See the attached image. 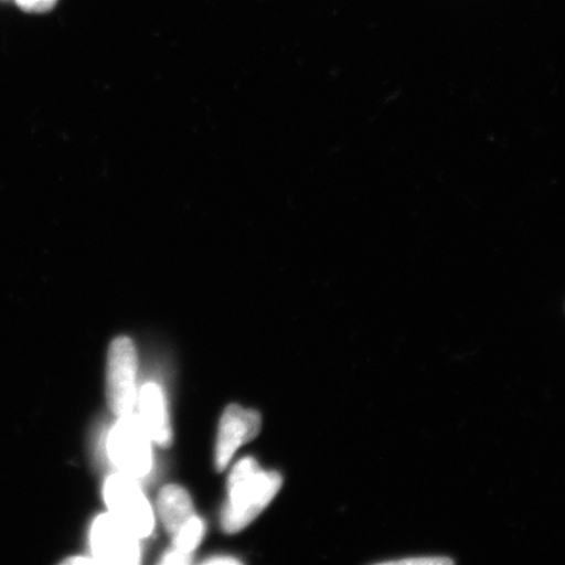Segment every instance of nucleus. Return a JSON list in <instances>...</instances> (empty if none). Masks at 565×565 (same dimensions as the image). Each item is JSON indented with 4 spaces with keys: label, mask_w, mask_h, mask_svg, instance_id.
<instances>
[{
    "label": "nucleus",
    "mask_w": 565,
    "mask_h": 565,
    "mask_svg": "<svg viewBox=\"0 0 565 565\" xmlns=\"http://www.w3.org/2000/svg\"><path fill=\"white\" fill-rule=\"evenodd\" d=\"M281 484L279 472L260 469L252 457L242 459L228 478V499L222 512L224 532L236 534L249 526L277 497Z\"/></svg>",
    "instance_id": "obj_1"
},
{
    "label": "nucleus",
    "mask_w": 565,
    "mask_h": 565,
    "mask_svg": "<svg viewBox=\"0 0 565 565\" xmlns=\"http://www.w3.org/2000/svg\"><path fill=\"white\" fill-rule=\"evenodd\" d=\"M151 437L139 416L130 414L118 418L106 437L108 455L118 472L132 479H141L152 470Z\"/></svg>",
    "instance_id": "obj_2"
},
{
    "label": "nucleus",
    "mask_w": 565,
    "mask_h": 565,
    "mask_svg": "<svg viewBox=\"0 0 565 565\" xmlns=\"http://www.w3.org/2000/svg\"><path fill=\"white\" fill-rule=\"evenodd\" d=\"M104 500L109 513L139 540L153 532L154 519L150 503L137 480L117 472L105 480Z\"/></svg>",
    "instance_id": "obj_3"
},
{
    "label": "nucleus",
    "mask_w": 565,
    "mask_h": 565,
    "mask_svg": "<svg viewBox=\"0 0 565 565\" xmlns=\"http://www.w3.org/2000/svg\"><path fill=\"white\" fill-rule=\"evenodd\" d=\"M138 358L131 339L119 337L111 342L106 371V395L118 418L130 415L137 406Z\"/></svg>",
    "instance_id": "obj_4"
},
{
    "label": "nucleus",
    "mask_w": 565,
    "mask_h": 565,
    "mask_svg": "<svg viewBox=\"0 0 565 565\" xmlns=\"http://www.w3.org/2000/svg\"><path fill=\"white\" fill-rule=\"evenodd\" d=\"M92 554L97 563L134 565L140 563L139 539L111 513H104L92 524Z\"/></svg>",
    "instance_id": "obj_5"
},
{
    "label": "nucleus",
    "mask_w": 565,
    "mask_h": 565,
    "mask_svg": "<svg viewBox=\"0 0 565 565\" xmlns=\"http://www.w3.org/2000/svg\"><path fill=\"white\" fill-rule=\"evenodd\" d=\"M263 418L256 409L231 405L224 409L215 448V468L224 471L242 445L259 435Z\"/></svg>",
    "instance_id": "obj_6"
},
{
    "label": "nucleus",
    "mask_w": 565,
    "mask_h": 565,
    "mask_svg": "<svg viewBox=\"0 0 565 565\" xmlns=\"http://www.w3.org/2000/svg\"><path fill=\"white\" fill-rule=\"evenodd\" d=\"M139 419L151 440L162 448L171 447L172 427L169 422L164 395L158 384L148 383L139 393Z\"/></svg>",
    "instance_id": "obj_7"
},
{
    "label": "nucleus",
    "mask_w": 565,
    "mask_h": 565,
    "mask_svg": "<svg viewBox=\"0 0 565 565\" xmlns=\"http://www.w3.org/2000/svg\"><path fill=\"white\" fill-rule=\"evenodd\" d=\"M158 510L162 524L173 536L195 515L193 500L180 486L169 484L161 490Z\"/></svg>",
    "instance_id": "obj_8"
},
{
    "label": "nucleus",
    "mask_w": 565,
    "mask_h": 565,
    "mask_svg": "<svg viewBox=\"0 0 565 565\" xmlns=\"http://www.w3.org/2000/svg\"><path fill=\"white\" fill-rule=\"evenodd\" d=\"M204 535V524L200 518H194L173 536L175 550L183 554L193 555L194 550L200 545Z\"/></svg>",
    "instance_id": "obj_9"
},
{
    "label": "nucleus",
    "mask_w": 565,
    "mask_h": 565,
    "mask_svg": "<svg viewBox=\"0 0 565 565\" xmlns=\"http://www.w3.org/2000/svg\"><path fill=\"white\" fill-rule=\"evenodd\" d=\"M21 10L31 13H45L54 9L58 0H15Z\"/></svg>",
    "instance_id": "obj_10"
},
{
    "label": "nucleus",
    "mask_w": 565,
    "mask_h": 565,
    "mask_svg": "<svg viewBox=\"0 0 565 565\" xmlns=\"http://www.w3.org/2000/svg\"><path fill=\"white\" fill-rule=\"evenodd\" d=\"M454 561L449 557L441 556H422V557H408V559L384 562V564H404V565H443L451 564Z\"/></svg>",
    "instance_id": "obj_11"
},
{
    "label": "nucleus",
    "mask_w": 565,
    "mask_h": 565,
    "mask_svg": "<svg viewBox=\"0 0 565 565\" xmlns=\"http://www.w3.org/2000/svg\"><path fill=\"white\" fill-rule=\"evenodd\" d=\"M193 555L183 554L179 550H171L162 557L161 564H189L192 563Z\"/></svg>",
    "instance_id": "obj_12"
},
{
    "label": "nucleus",
    "mask_w": 565,
    "mask_h": 565,
    "mask_svg": "<svg viewBox=\"0 0 565 565\" xmlns=\"http://www.w3.org/2000/svg\"><path fill=\"white\" fill-rule=\"evenodd\" d=\"M204 564H239V561L233 559V557L230 556H223V557H212V559H207L203 562Z\"/></svg>",
    "instance_id": "obj_13"
},
{
    "label": "nucleus",
    "mask_w": 565,
    "mask_h": 565,
    "mask_svg": "<svg viewBox=\"0 0 565 565\" xmlns=\"http://www.w3.org/2000/svg\"><path fill=\"white\" fill-rule=\"evenodd\" d=\"M65 563L67 564H76V563H97L94 557H71Z\"/></svg>",
    "instance_id": "obj_14"
}]
</instances>
